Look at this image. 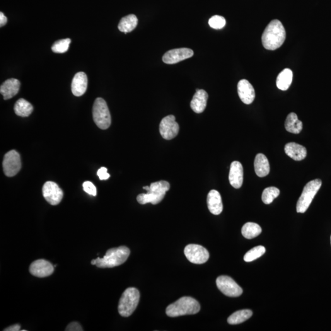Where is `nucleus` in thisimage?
Masks as SVG:
<instances>
[{"label":"nucleus","mask_w":331,"mask_h":331,"mask_svg":"<svg viewBox=\"0 0 331 331\" xmlns=\"http://www.w3.org/2000/svg\"><path fill=\"white\" fill-rule=\"evenodd\" d=\"M286 31L281 22L273 20L268 24L262 35V43L265 49L274 50L284 44Z\"/></svg>","instance_id":"nucleus-1"},{"label":"nucleus","mask_w":331,"mask_h":331,"mask_svg":"<svg viewBox=\"0 0 331 331\" xmlns=\"http://www.w3.org/2000/svg\"><path fill=\"white\" fill-rule=\"evenodd\" d=\"M200 304L194 298L191 297H183L175 303L170 304L166 309V313L170 317L194 315L199 312Z\"/></svg>","instance_id":"nucleus-2"},{"label":"nucleus","mask_w":331,"mask_h":331,"mask_svg":"<svg viewBox=\"0 0 331 331\" xmlns=\"http://www.w3.org/2000/svg\"><path fill=\"white\" fill-rule=\"evenodd\" d=\"M130 255V250L125 246L110 248L103 258H98L96 266L100 268H112L126 262Z\"/></svg>","instance_id":"nucleus-3"},{"label":"nucleus","mask_w":331,"mask_h":331,"mask_svg":"<svg viewBox=\"0 0 331 331\" xmlns=\"http://www.w3.org/2000/svg\"><path fill=\"white\" fill-rule=\"evenodd\" d=\"M170 189V183L165 180L152 183L147 193L137 196V200L139 204L144 205L147 203L155 205L161 202L165 197L166 193Z\"/></svg>","instance_id":"nucleus-4"},{"label":"nucleus","mask_w":331,"mask_h":331,"mask_svg":"<svg viewBox=\"0 0 331 331\" xmlns=\"http://www.w3.org/2000/svg\"><path fill=\"white\" fill-rule=\"evenodd\" d=\"M140 293L135 287H129L121 297L118 310L121 316L129 317L131 316L138 305Z\"/></svg>","instance_id":"nucleus-5"},{"label":"nucleus","mask_w":331,"mask_h":331,"mask_svg":"<svg viewBox=\"0 0 331 331\" xmlns=\"http://www.w3.org/2000/svg\"><path fill=\"white\" fill-rule=\"evenodd\" d=\"M321 185H322V182L320 179L311 180L310 182L307 183L297 203V212L304 213L307 211L316 193L320 189Z\"/></svg>","instance_id":"nucleus-6"},{"label":"nucleus","mask_w":331,"mask_h":331,"mask_svg":"<svg viewBox=\"0 0 331 331\" xmlns=\"http://www.w3.org/2000/svg\"><path fill=\"white\" fill-rule=\"evenodd\" d=\"M94 122L101 130L108 129L111 124V116L107 103L103 98L96 99L93 107Z\"/></svg>","instance_id":"nucleus-7"},{"label":"nucleus","mask_w":331,"mask_h":331,"mask_svg":"<svg viewBox=\"0 0 331 331\" xmlns=\"http://www.w3.org/2000/svg\"><path fill=\"white\" fill-rule=\"evenodd\" d=\"M216 284L219 290L227 296L239 297L243 293L242 287L232 278L226 275L217 278Z\"/></svg>","instance_id":"nucleus-8"},{"label":"nucleus","mask_w":331,"mask_h":331,"mask_svg":"<svg viewBox=\"0 0 331 331\" xmlns=\"http://www.w3.org/2000/svg\"><path fill=\"white\" fill-rule=\"evenodd\" d=\"M184 253L188 260L196 265L204 264L209 258V253L206 248L197 244L186 246Z\"/></svg>","instance_id":"nucleus-9"},{"label":"nucleus","mask_w":331,"mask_h":331,"mask_svg":"<svg viewBox=\"0 0 331 331\" xmlns=\"http://www.w3.org/2000/svg\"><path fill=\"white\" fill-rule=\"evenodd\" d=\"M22 167L20 154L18 152L11 151L5 154L3 161V168L4 175L7 177H13L16 176Z\"/></svg>","instance_id":"nucleus-10"},{"label":"nucleus","mask_w":331,"mask_h":331,"mask_svg":"<svg viewBox=\"0 0 331 331\" xmlns=\"http://www.w3.org/2000/svg\"><path fill=\"white\" fill-rule=\"evenodd\" d=\"M179 125L176 122V117L173 115H168L162 119L159 124V132L166 140H171L177 136Z\"/></svg>","instance_id":"nucleus-11"},{"label":"nucleus","mask_w":331,"mask_h":331,"mask_svg":"<svg viewBox=\"0 0 331 331\" xmlns=\"http://www.w3.org/2000/svg\"><path fill=\"white\" fill-rule=\"evenodd\" d=\"M43 197L50 204L57 205L62 201L64 192L56 183L49 181L45 182L43 188Z\"/></svg>","instance_id":"nucleus-12"},{"label":"nucleus","mask_w":331,"mask_h":331,"mask_svg":"<svg viewBox=\"0 0 331 331\" xmlns=\"http://www.w3.org/2000/svg\"><path fill=\"white\" fill-rule=\"evenodd\" d=\"M194 54L193 50L188 48H179L169 50L163 55V61L166 64H176L183 60L189 59Z\"/></svg>","instance_id":"nucleus-13"},{"label":"nucleus","mask_w":331,"mask_h":331,"mask_svg":"<svg viewBox=\"0 0 331 331\" xmlns=\"http://www.w3.org/2000/svg\"><path fill=\"white\" fill-rule=\"evenodd\" d=\"M54 271V266L47 260L40 259L31 263L30 272L33 276L44 278L49 277Z\"/></svg>","instance_id":"nucleus-14"},{"label":"nucleus","mask_w":331,"mask_h":331,"mask_svg":"<svg viewBox=\"0 0 331 331\" xmlns=\"http://www.w3.org/2000/svg\"><path fill=\"white\" fill-rule=\"evenodd\" d=\"M239 98L245 105H250L255 98V91L252 84L247 80L243 79L238 84Z\"/></svg>","instance_id":"nucleus-15"},{"label":"nucleus","mask_w":331,"mask_h":331,"mask_svg":"<svg viewBox=\"0 0 331 331\" xmlns=\"http://www.w3.org/2000/svg\"><path fill=\"white\" fill-rule=\"evenodd\" d=\"M229 180L232 187L236 189L240 188L243 185V170L240 162L235 161L231 163L229 174Z\"/></svg>","instance_id":"nucleus-16"},{"label":"nucleus","mask_w":331,"mask_h":331,"mask_svg":"<svg viewBox=\"0 0 331 331\" xmlns=\"http://www.w3.org/2000/svg\"><path fill=\"white\" fill-rule=\"evenodd\" d=\"M88 76L84 72H79L75 75L72 79L71 90L73 95L81 96L86 93L88 88Z\"/></svg>","instance_id":"nucleus-17"},{"label":"nucleus","mask_w":331,"mask_h":331,"mask_svg":"<svg viewBox=\"0 0 331 331\" xmlns=\"http://www.w3.org/2000/svg\"><path fill=\"white\" fill-rule=\"evenodd\" d=\"M21 82L19 80L12 78L4 81L0 88V93L7 100L16 96L20 89Z\"/></svg>","instance_id":"nucleus-18"},{"label":"nucleus","mask_w":331,"mask_h":331,"mask_svg":"<svg viewBox=\"0 0 331 331\" xmlns=\"http://www.w3.org/2000/svg\"><path fill=\"white\" fill-rule=\"evenodd\" d=\"M207 206L209 211L212 214L218 216L223 211V203H222L221 194L216 190H212L207 195Z\"/></svg>","instance_id":"nucleus-19"},{"label":"nucleus","mask_w":331,"mask_h":331,"mask_svg":"<svg viewBox=\"0 0 331 331\" xmlns=\"http://www.w3.org/2000/svg\"><path fill=\"white\" fill-rule=\"evenodd\" d=\"M208 94L204 90H199L193 96L190 106L195 113H200L204 112L206 108Z\"/></svg>","instance_id":"nucleus-20"},{"label":"nucleus","mask_w":331,"mask_h":331,"mask_svg":"<svg viewBox=\"0 0 331 331\" xmlns=\"http://www.w3.org/2000/svg\"><path fill=\"white\" fill-rule=\"evenodd\" d=\"M285 152L287 156L295 161H301L307 156V150L301 145L295 142H289L285 147Z\"/></svg>","instance_id":"nucleus-21"},{"label":"nucleus","mask_w":331,"mask_h":331,"mask_svg":"<svg viewBox=\"0 0 331 331\" xmlns=\"http://www.w3.org/2000/svg\"><path fill=\"white\" fill-rule=\"evenodd\" d=\"M254 168L256 174L260 177H264L269 175L270 165L267 157L262 154H258L255 157Z\"/></svg>","instance_id":"nucleus-22"},{"label":"nucleus","mask_w":331,"mask_h":331,"mask_svg":"<svg viewBox=\"0 0 331 331\" xmlns=\"http://www.w3.org/2000/svg\"><path fill=\"white\" fill-rule=\"evenodd\" d=\"M285 127L287 132L299 134L303 129V123L298 119V115L295 113L291 112L287 116Z\"/></svg>","instance_id":"nucleus-23"},{"label":"nucleus","mask_w":331,"mask_h":331,"mask_svg":"<svg viewBox=\"0 0 331 331\" xmlns=\"http://www.w3.org/2000/svg\"><path fill=\"white\" fill-rule=\"evenodd\" d=\"M293 72L290 69L283 70L277 76L276 84L278 88L283 91L287 90L293 81Z\"/></svg>","instance_id":"nucleus-24"},{"label":"nucleus","mask_w":331,"mask_h":331,"mask_svg":"<svg viewBox=\"0 0 331 331\" xmlns=\"http://www.w3.org/2000/svg\"><path fill=\"white\" fill-rule=\"evenodd\" d=\"M137 23H138V19L137 17L134 14H130L121 19L118 26V30L121 32L125 33L131 32L136 28Z\"/></svg>","instance_id":"nucleus-25"},{"label":"nucleus","mask_w":331,"mask_h":331,"mask_svg":"<svg viewBox=\"0 0 331 331\" xmlns=\"http://www.w3.org/2000/svg\"><path fill=\"white\" fill-rule=\"evenodd\" d=\"M14 109L16 114L22 117H28L33 110V106L22 98L17 101Z\"/></svg>","instance_id":"nucleus-26"},{"label":"nucleus","mask_w":331,"mask_h":331,"mask_svg":"<svg viewBox=\"0 0 331 331\" xmlns=\"http://www.w3.org/2000/svg\"><path fill=\"white\" fill-rule=\"evenodd\" d=\"M262 229L259 224L252 222L246 223L242 228V234L244 238L247 239H252L260 235L262 233Z\"/></svg>","instance_id":"nucleus-27"},{"label":"nucleus","mask_w":331,"mask_h":331,"mask_svg":"<svg viewBox=\"0 0 331 331\" xmlns=\"http://www.w3.org/2000/svg\"><path fill=\"white\" fill-rule=\"evenodd\" d=\"M252 315V311L247 309L237 311L229 316L228 323L230 325H238L248 320Z\"/></svg>","instance_id":"nucleus-28"},{"label":"nucleus","mask_w":331,"mask_h":331,"mask_svg":"<svg viewBox=\"0 0 331 331\" xmlns=\"http://www.w3.org/2000/svg\"><path fill=\"white\" fill-rule=\"evenodd\" d=\"M280 190L277 188L270 187L265 188L262 194V200L265 204H270L274 201L275 198L279 197Z\"/></svg>","instance_id":"nucleus-29"},{"label":"nucleus","mask_w":331,"mask_h":331,"mask_svg":"<svg viewBox=\"0 0 331 331\" xmlns=\"http://www.w3.org/2000/svg\"><path fill=\"white\" fill-rule=\"evenodd\" d=\"M265 253V246L262 245L255 246L246 253L244 256L243 260L245 262H252L253 261L262 257Z\"/></svg>","instance_id":"nucleus-30"},{"label":"nucleus","mask_w":331,"mask_h":331,"mask_svg":"<svg viewBox=\"0 0 331 331\" xmlns=\"http://www.w3.org/2000/svg\"><path fill=\"white\" fill-rule=\"evenodd\" d=\"M71 41L69 38L64 39L56 41L52 47V51L57 54H62L67 51L69 49Z\"/></svg>","instance_id":"nucleus-31"},{"label":"nucleus","mask_w":331,"mask_h":331,"mask_svg":"<svg viewBox=\"0 0 331 331\" xmlns=\"http://www.w3.org/2000/svg\"><path fill=\"white\" fill-rule=\"evenodd\" d=\"M209 25L212 28L220 30V29L223 28L225 26L226 20L223 17L214 16L209 19Z\"/></svg>","instance_id":"nucleus-32"},{"label":"nucleus","mask_w":331,"mask_h":331,"mask_svg":"<svg viewBox=\"0 0 331 331\" xmlns=\"http://www.w3.org/2000/svg\"><path fill=\"white\" fill-rule=\"evenodd\" d=\"M83 188L84 192L88 193V195H92L93 197H96V195H97L96 188L92 182L86 181V182L83 183Z\"/></svg>","instance_id":"nucleus-33"},{"label":"nucleus","mask_w":331,"mask_h":331,"mask_svg":"<svg viewBox=\"0 0 331 331\" xmlns=\"http://www.w3.org/2000/svg\"><path fill=\"white\" fill-rule=\"evenodd\" d=\"M97 175L101 180L108 179L110 177V174L108 173V169L103 167L98 171Z\"/></svg>","instance_id":"nucleus-34"},{"label":"nucleus","mask_w":331,"mask_h":331,"mask_svg":"<svg viewBox=\"0 0 331 331\" xmlns=\"http://www.w3.org/2000/svg\"><path fill=\"white\" fill-rule=\"evenodd\" d=\"M65 331H82L83 329H82V326L79 323L77 322H72L69 324L68 326H67L66 330Z\"/></svg>","instance_id":"nucleus-35"},{"label":"nucleus","mask_w":331,"mask_h":331,"mask_svg":"<svg viewBox=\"0 0 331 331\" xmlns=\"http://www.w3.org/2000/svg\"><path fill=\"white\" fill-rule=\"evenodd\" d=\"M7 22H8V19H7L6 17L4 15V14L1 12V13H0V26L2 27V26L5 25Z\"/></svg>","instance_id":"nucleus-36"},{"label":"nucleus","mask_w":331,"mask_h":331,"mask_svg":"<svg viewBox=\"0 0 331 331\" xmlns=\"http://www.w3.org/2000/svg\"><path fill=\"white\" fill-rule=\"evenodd\" d=\"M20 329L21 325H19V324H16V325L11 326L6 328L5 330H4V331H20Z\"/></svg>","instance_id":"nucleus-37"},{"label":"nucleus","mask_w":331,"mask_h":331,"mask_svg":"<svg viewBox=\"0 0 331 331\" xmlns=\"http://www.w3.org/2000/svg\"><path fill=\"white\" fill-rule=\"evenodd\" d=\"M91 264L92 265H96V260H93L91 262Z\"/></svg>","instance_id":"nucleus-38"},{"label":"nucleus","mask_w":331,"mask_h":331,"mask_svg":"<svg viewBox=\"0 0 331 331\" xmlns=\"http://www.w3.org/2000/svg\"></svg>","instance_id":"nucleus-39"}]
</instances>
